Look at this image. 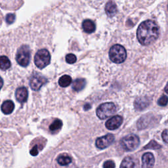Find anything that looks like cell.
<instances>
[{
    "mask_svg": "<svg viewBox=\"0 0 168 168\" xmlns=\"http://www.w3.org/2000/svg\"><path fill=\"white\" fill-rule=\"evenodd\" d=\"M105 11L108 16L113 17L117 13V6L113 1H109L106 3L105 5Z\"/></svg>",
    "mask_w": 168,
    "mask_h": 168,
    "instance_id": "obj_15",
    "label": "cell"
},
{
    "mask_svg": "<svg viewBox=\"0 0 168 168\" xmlns=\"http://www.w3.org/2000/svg\"><path fill=\"white\" fill-rule=\"evenodd\" d=\"M22 5V0H0V7L7 10H17Z\"/></svg>",
    "mask_w": 168,
    "mask_h": 168,
    "instance_id": "obj_9",
    "label": "cell"
},
{
    "mask_svg": "<svg viewBox=\"0 0 168 168\" xmlns=\"http://www.w3.org/2000/svg\"><path fill=\"white\" fill-rule=\"evenodd\" d=\"M15 20V15L13 13L7 14L5 17V21L7 24H12Z\"/></svg>",
    "mask_w": 168,
    "mask_h": 168,
    "instance_id": "obj_25",
    "label": "cell"
},
{
    "mask_svg": "<svg viewBox=\"0 0 168 168\" xmlns=\"http://www.w3.org/2000/svg\"><path fill=\"white\" fill-rule=\"evenodd\" d=\"M162 136V139L164 141V142H165L166 143H167V138H168V137H167V129H165L163 131Z\"/></svg>",
    "mask_w": 168,
    "mask_h": 168,
    "instance_id": "obj_29",
    "label": "cell"
},
{
    "mask_svg": "<svg viewBox=\"0 0 168 168\" xmlns=\"http://www.w3.org/2000/svg\"><path fill=\"white\" fill-rule=\"evenodd\" d=\"M30 49L27 45L22 46L18 49L16 55V60L18 65L21 66H27L29 65L30 61Z\"/></svg>",
    "mask_w": 168,
    "mask_h": 168,
    "instance_id": "obj_5",
    "label": "cell"
},
{
    "mask_svg": "<svg viewBox=\"0 0 168 168\" xmlns=\"http://www.w3.org/2000/svg\"><path fill=\"white\" fill-rule=\"evenodd\" d=\"M158 104H159L160 106H166L167 104V96H166V95L162 96L160 98V99L158 100Z\"/></svg>",
    "mask_w": 168,
    "mask_h": 168,
    "instance_id": "obj_26",
    "label": "cell"
},
{
    "mask_svg": "<svg viewBox=\"0 0 168 168\" xmlns=\"http://www.w3.org/2000/svg\"><path fill=\"white\" fill-rule=\"evenodd\" d=\"M3 85V80L2 78L0 77V90H1V89L2 88Z\"/></svg>",
    "mask_w": 168,
    "mask_h": 168,
    "instance_id": "obj_30",
    "label": "cell"
},
{
    "mask_svg": "<svg viewBox=\"0 0 168 168\" xmlns=\"http://www.w3.org/2000/svg\"><path fill=\"white\" fill-rule=\"evenodd\" d=\"M71 162H72V159H71V158L68 156L61 155L59 156L57 158L58 163L60 166H65L68 165L69 163H71Z\"/></svg>",
    "mask_w": 168,
    "mask_h": 168,
    "instance_id": "obj_21",
    "label": "cell"
},
{
    "mask_svg": "<svg viewBox=\"0 0 168 168\" xmlns=\"http://www.w3.org/2000/svg\"><path fill=\"white\" fill-rule=\"evenodd\" d=\"M51 55L49 52L46 49H40L37 52L34 57L36 66L40 69L44 68L50 64Z\"/></svg>",
    "mask_w": 168,
    "mask_h": 168,
    "instance_id": "obj_6",
    "label": "cell"
},
{
    "mask_svg": "<svg viewBox=\"0 0 168 168\" xmlns=\"http://www.w3.org/2000/svg\"><path fill=\"white\" fill-rule=\"evenodd\" d=\"M140 139L138 136L134 134L129 135L122 138L120 141L122 147L127 151H133L139 146Z\"/></svg>",
    "mask_w": 168,
    "mask_h": 168,
    "instance_id": "obj_4",
    "label": "cell"
},
{
    "mask_svg": "<svg viewBox=\"0 0 168 168\" xmlns=\"http://www.w3.org/2000/svg\"><path fill=\"white\" fill-rule=\"evenodd\" d=\"M123 123V118L120 116H114L108 120L105 126L109 130H115L121 126Z\"/></svg>",
    "mask_w": 168,
    "mask_h": 168,
    "instance_id": "obj_10",
    "label": "cell"
},
{
    "mask_svg": "<svg viewBox=\"0 0 168 168\" xmlns=\"http://www.w3.org/2000/svg\"><path fill=\"white\" fill-rule=\"evenodd\" d=\"M109 57L113 62L116 63V64H121L126 59V50L121 45H114L110 48L109 51Z\"/></svg>",
    "mask_w": 168,
    "mask_h": 168,
    "instance_id": "obj_2",
    "label": "cell"
},
{
    "mask_svg": "<svg viewBox=\"0 0 168 168\" xmlns=\"http://www.w3.org/2000/svg\"><path fill=\"white\" fill-rule=\"evenodd\" d=\"M72 83V78L68 75H64L60 78L59 84L62 87H66Z\"/></svg>",
    "mask_w": 168,
    "mask_h": 168,
    "instance_id": "obj_20",
    "label": "cell"
},
{
    "mask_svg": "<svg viewBox=\"0 0 168 168\" xmlns=\"http://www.w3.org/2000/svg\"><path fill=\"white\" fill-rule=\"evenodd\" d=\"M150 100L147 97H141L136 99L135 102V107L138 110H142L147 107L150 104Z\"/></svg>",
    "mask_w": 168,
    "mask_h": 168,
    "instance_id": "obj_14",
    "label": "cell"
},
{
    "mask_svg": "<svg viewBox=\"0 0 168 168\" xmlns=\"http://www.w3.org/2000/svg\"><path fill=\"white\" fill-rule=\"evenodd\" d=\"M82 28H83L85 32L87 33H91L94 32L95 30V24L91 20H85L83 22L82 24Z\"/></svg>",
    "mask_w": 168,
    "mask_h": 168,
    "instance_id": "obj_16",
    "label": "cell"
},
{
    "mask_svg": "<svg viewBox=\"0 0 168 168\" xmlns=\"http://www.w3.org/2000/svg\"><path fill=\"white\" fill-rule=\"evenodd\" d=\"M77 61V58L76 57V55H74V54L70 53L68 54L66 56V61L68 64H74Z\"/></svg>",
    "mask_w": 168,
    "mask_h": 168,
    "instance_id": "obj_23",
    "label": "cell"
},
{
    "mask_svg": "<svg viewBox=\"0 0 168 168\" xmlns=\"http://www.w3.org/2000/svg\"><path fill=\"white\" fill-rule=\"evenodd\" d=\"M116 112V107L113 103L101 104L96 111L97 116L100 119H104L114 115Z\"/></svg>",
    "mask_w": 168,
    "mask_h": 168,
    "instance_id": "obj_3",
    "label": "cell"
},
{
    "mask_svg": "<svg viewBox=\"0 0 168 168\" xmlns=\"http://www.w3.org/2000/svg\"><path fill=\"white\" fill-rule=\"evenodd\" d=\"M159 34V27L156 22L151 20L142 22L137 31L138 41L143 46H148L154 43L158 38Z\"/></svg>",
    "mask_w": 168,
    "mask_h": 168,
    "instance_id": "obj_1",
    "label": "cell"
},
{
    "mask_svg": "<svg viewBox=\"0 0 168 168\" xmlns=\"http://www.w3.org/2000/svg\"><path fill=\"white\" fill-rule=\"evenodd\" d=\"M155 159L151 152L145 153L142 156V168H153Z\"/></svg>",
    "mask_w": 168,
    "mask_h": 168,
    "instance_id": "obj_11",
    "label": "cell"
},
{
    "mask_svg": "<svg viewBox=\"0 0 168 168\" xmlns=\"http://www.w3.org/2000/svg\"><path fill=\"white\" fill-rule=\"evenodd\" d=\"M162 147V146L160 144H158L155 141H151L150 143L147 144L146 147H144L145 149L147 148H151V149H158Z\"/></svg>",
    "mask_w": 168,
    "mask_h": 168,
    "instance_id": "obj_24",
    "label": "cell"
},
{
    "mask_svg": "<svg viewBox=\"0 0 168 168\" xmlns=\"http://www.w3.org/2000/svg\"><path fill=\"white\" fill-rule=\"evenodd\" d=\"M114 136L113 134H107L96 140V147L99 149H104L110 146L114 143Z\"/></svg>",
    "mask_w": 168,
    "mask_h": 168,
    "instance_id": "obj_8",
    "label": "cell"
},
{
    "mask_svg": "<svg viewBox=\"0 0 168 168\" xmlns=\"http://www.w3.org/2000/svg\"><path fill=\"white\" fill-rule=\"evenodd\" d=\"M15 97L17 101L21 103H23L27 101L28 97V93L27 89L24 87L18 88L15 93Z\"/></svg>",
    "mask_w": 168,
    "mask_h": 168,
    "instance_id": "obj_12",
    "label": "cell"
},
{
    "mask_svg": "<svg viewBox=\"0 0 168 168\" xmlns=\"http://www.w3.org/2000/svg\"><path fill=\"white\" fill-rule=\"evenodd\" d=\"M119 168H137L136 163L133 158L127 156L122 160Z\"/></svg>",
    "mask_w": 168,
    "mask_h": 168,
    "instance_id": "obj_17",
    "label": "cell"
},
{
    "mask_svg": "<svg viewBox=\"0 0 168 168\" xmlns=\"http://www.w3.org/2000/svg\"><path fill=\"white\" fill-rule=\"evenodd\" d=\"M89 109H90V106H89V104H86V106H84V109H85V110H88Z\"/></svg>",
    "mask_w": 168,
    "mask_h": 168,
    "instance_id": "obj_31",
    "label": "cell"
},
{
    "mask_svg": "<svg viewBox=\"0 0 168 168\" xmlns=\"http://www.w3.org/2000/svg\"><path fill=\"white\" fill-rule=\"evenodd\" d=\"M86 84L85 80L83 78H78L74 81L72 84V89L76 91H80L84 88Z\"/></svg>",
    "mask_w": 168,
    "mask_h": 168,
    "instance_id": "obj_18",
    "label": "cell"
},
{
    "mask_svg": "<svg viewBox=\"0 0 168 168\" xmlns=\"http://www.w3.org/2000/svg\"><path fill=\"white\" fill-rule=\"evenodd\" d=\"M30 154L32 156H36L38 154V145H35V146L32 148V149L30 151Z\"/></svg>",
    "mask_w": 168,
    "mask_h": 168,
    "instance_id": "obj_28",
    "label": "cell"
},
{
    "mask_svg": "<svg viewBox=\"0 0 168 168\" xmlns=\"http://www.w3.org/2000/svg\"><path fill=\"white\" fill-rule=\"evenodd\" d=\"M115 163L113 160H107L103 164V168H115Z\"/></svg>",
    "mask_w": 168,
    "mask_h": 168,
    "instance_id": "obj_27",
    "label": "cell"
},
{
    "mask_svg": "<svg viewBox=\"0 0 168 168\" xmlns=\"http://www.w3.org/2000/svg\"><path fill=\"white\" fill-rule=\"evenodd\" d=\"M11 66L10 60L6 56H1L0 57V69L2 70H8Z\"/></svg>",
    "mask_w": 168,
    "mask_h": 168,
    "instance_id": "obj_19",
    "label": "cell"
},
{
    "mask_svg": "<svg viewBox=\"0 0 168 168\" xmlns=\"http://www.w3.org/2000/svg\"><path fill=\"white\" fill-rule=\"evenodd\" d=\"M2 111L5 114H11L13 113L14 109V104L12 100H5L3 102L2 105Z\"/></svg>",
    "mask_w": 168,
    "mask_h": 168,
    "instance_id": "obj_13",
    "label": "cell"
},
{
    "mask_svg": "<svg viewBox=\"0 0 168 168\" xmlns=\"http://www.w3.org/2000/svg\"><path fill=\"white\" fill-rule=\"evenodd\" d=\"M62 126V122L61 119H55L49 126V129L52 132H57L61 129Z\"/></svg>",
    "mask_w": 168,
    "mask_h": 168,
    "instance_id": "obj_22",
    "label": "cell"
},
{
    "mask_svg": "<svg viewBox=\"0 0 168 168\" xmlns=\"http://www.w3.org/2000/svg\"><path fill=\"white\" fill-rule=\"evenodd\" d=\"M47 82V80L46 78L39 75V74H36L33 75L30 81V86L33 91H39L43 85L46 84Z\"/></svg>",
    "mask_w": 168,
    "mask_h": 168,
    "instance_id": "obj_7",
    "label": "cell"
}]
</instances>
